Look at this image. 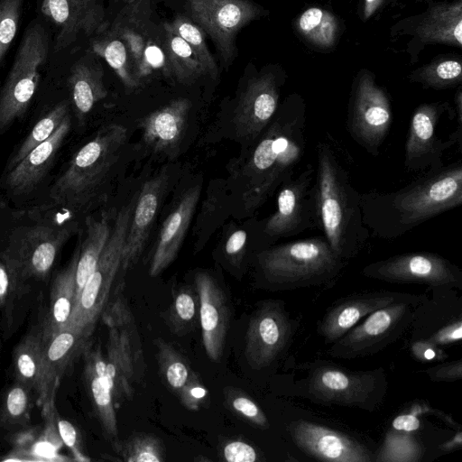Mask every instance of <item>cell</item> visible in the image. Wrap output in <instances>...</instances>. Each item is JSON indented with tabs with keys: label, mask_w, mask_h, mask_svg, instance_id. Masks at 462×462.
Wrapping results in <instances>:
<instances>
[{
	"label": "cell",
	"mask_w": 462,
	"mask_h": 462,
	"mask_svg": "<svg viewBox=\"0 0 462 462\" xmlns=\"http://www.w3.org/2000/svg\"><path fill=\"white\" fill-rule=\"evenodd\" d=\"M163 48L171 75L180 82L191 83L206 75V70L189 44L172 29L171 23H163Z\"/></svg>",
	"instance_id": "obj_36"
},
{
	"label": "cell",
	"mask_w": 462,
	"mask_h": 462,
	"mask_svg": "<svg viewBox=\"0 0 462 462\" xmlns=\"http://www.w3.org/2000/svg\"><path fill=\"white\" fill-rule=\"evenodd\" d=\"M200 190L199 184L189 188L166 217L152 255L150 276H158L178 255L199 202Z\"/></svg>",
	"instance_id": "obj_28"
},
{
	"label": "cell",
	"mask_w": 462,
	"mask_h": 462,
	"mask_svg": "<svg viewBox=\"0 0 462 462\" xmlns=\"http://www.w3.org/2000/svg\"><path fill=\"white\" fill-rule=\"evenodd\" d=\"M37 11L53 31L52 60L81 47L108 25L101 0H38Z\"/></svg>",
	"instance_id": "obj_13"
},
{
	"label": "cell",
	"mask_w": 462,
	"mask_h": 462,
	"mask_svg": "<svg viewBox=\"0 0 462 462\" xmlns=\"http://www.w3.org/2000/svg\"><path fill=\"white\" fill-rule=\"evenodd\" d=\"M157 359L162 382L178 394L194 373L184 356L162 338L156 340Z\"/></svg>",
	"instance_id": "obj_41"
},
{
	"label": "cell",
	"mask_w": 462,
	"mask_h": 462,
	"mask_svg": "<svg viewBox=\"0 0 462 462\" xmlns=\"http://www.w3.org/2000/svg\"><path fill=\"white\" fill-rule=\"evenodd\" d=\"M25 0H0V69L17 35Z\"/></svg>",
	"instance_id": "obj_45"
},
{
	"label": "cell",
	"mask_w": 462,
	"mask_h": 462,
	"mask_svg": "<svg viewBox=\"0 0 462 462\" xmlns=\"http://www.w3.org/2000/svg\"><path fill=\"white\" fill-rule=\"evenodd\" d=\"M298 322L291 318L282 300H265L248 324L245 355L254 369L270 366L289 347Z\"/></svg>",
	"instance_id": "obj_14"
},
{
	"label": "cell",
	"mask_w": 462,
	"mask_h": 462,
	"mask_svg": "<svg viewBox=\"0 0 462 462\" xmlns=\"http://www.w3.org/2000/svg\"><path fill=\"white\" fill-rule=\"evenodd\" d=\"M290 435L308 456L328 462H370L372 452L363 444L340 431L308 420L292 421Z\"/></svg>",
	"instance_id": "obj_23"
},
{
	"label": "cell",
	"mask_w": 462,
	"mask_h": 462,
	"mask_svg": "<svg viewBox=\"0 0 462 462\" xmlns=\"http://www.w3.org/2000/svg\"><path fill=\"white\" fill-rule=\"evenodd\" d=\"M134 324L108 328L106 371L115 404L124 399L130 400L137 370L143 364L140 340Z\"/></svg>",
	"instance_id": "obj_24"
},
{
	"label": "cell",
	"mask_w": 462,
	"mask_h": 462,
	"mask_svg": "<svg viewBox=\"0 0 462 462\" xmlns=\"http://www.w3.org/2000/svg\"><path fill=\"white\" fill-rule=\"evenodd\" d=\"M84 377L100 424L113 440H117V421L115 402L106 371V358L98 349L84 351Z\"/></svg>",
	"instance_id": "obj_32"
},
{
	"label": "cell",
	"mask_w": 462,
	"mask_h": 462,
	"mask_svg": "<svg viewBox=\"0 0 462 462\" xmlns=\"http://www.w3.org/2000/svg\"><path fill=\"white\" fill-rule=\"evenodd\" d=\"M224 394L227 407L241 419L260 429L269 427L264 412L248 395L232 387L226 388Z\"/></svg>",
	"instance_id": "obj_48"
},
{
	"label": "cell",
	"mask_w": 462,
	"mask_h": 462,
	"mask_svg": "<svg viewBox=\"0 0 462 462\" xmlns=\"http://www.w3.org/2000/svg\"><path fill=\"white\" fill-rule=\"evenodd\" d=\"M306 106L300 97H291L279 106L242 169L245 213L253 214L298 172L306 151Z\"/></svg>",
	"instance_id": "obj_2"
},
{
	"label": "cell",
	"mask_w": 462,
	"mask_h": 462,
	"mask_svg": "<svg viewBox=\"0 0 462 462\" xmlns=\"http://www.w3.org/2000/svg\"><path fill=\"white\" fill-rule=\"evenodd\" d=\"M297 30L311 44L319 48L334 45L338 23L333 14L319 7H310L297 19Z\"/></svg>",
	"instance_id": "obj_38"
},
{
	"label": "cell",
	"mask_w": 462,
	"mask_h": 462,
	"mask_svg": "<svg viewBox=\"0 0 462 462\" xmlns=\"http://www.w3.org/2000/svg\"><path fill=\"white\" fill-rule=\"evenodd\" d=\"M23 282L10 258L4 252L0 253V310L7 319L12 317L14 303L22 291Z\"/></svg>",
	"instance_id": "obj_46"
},
{
	"label": "cell",
	"mask_w": 462,
	"mask_h": 462,
	"mask_svg": "<svg viewBox=\"0 0 462 462\" xmlns=\"http://www.w3.org/2000/svg\"><path fill=\"white\" fill-rule=\"evenodd\" d=\"M417 36L426 43L462 45V2L432 5L416 28Z\"/></svg>",
	"instance_id": "obj_33"
},
{
	"label": "cell",
	"mask_w": 462,
	"mask_h": 462,
	"mask_svg": "<svg viewBox=\"0 0 462 462\" xmlns=\"http://www.w3.org/2000/svg\"><path fill=\"white\" fill-rule=\"evenodd\" d=\"M79 248L80 243L77 245L67 266L53 280L48 312L41 328L43 339L71 326L76 304L75 276Z\"/></svg>",
	"instance_id": "obj_31"
},
{
	"label": "cell",
	"mask_w": 462,
	"mask_h": 462,
	"mask_svg": "<svg viewBox=\"0 0 462 462\" xmlns=\"http://www.w3.org/2000/svg\"><path fill=\"white\" fill-rule=\"evenodd\" d=\"M187 7L192 21L215 42L226 66L236 56L237 32L261 15L250 0H187Z\"/></svg>",
	"instance_id": "obj_15"
},
{
	"label": "cell",
	"mask_w": 462,
	"mask_h": 462,
	"mask_svg": "<svg viewBox=\"0 0 462 462\" xmlns=\"http://www.w3.org/2000/svg\"><path fill=\"white\" fill-rule=\"evenodd\" d=\"M426 294L390 291H365L345 296L334 301L318 323L317 332L327 344H332L370 313L394 303L418 306Z\"/></svg>",
	"instance_id": "obj_20"
},
{
	"label": "cell",
	"mask_w": 462,
	"mask_h": 462,
	"mask_svg": "<svg viewBox=\"0 0 462 462\" xmlns=\"http://www.w3.org/2000/svg\"><path fill=\"white\" fill-rule=\"evenodd\" d=\"M409 79L426 88L446 89L457 87L462 81V65L459 60L440 58L414 70Z\"/></svg>",
	"instance_id": "obj_40"
},
{
	"label": "cell",
	"mask_w": 462,
	"mask_h": 462,
	"mask_svg": "<svg viewBox=\"0 0 462 462\" xmlns=\"http://www.w3.org/2000/svg\"><path fill=\"white\" fill-rule=\"evenodd\" d=\"M167 183L166 172L161 171L146 180L137 193L122 252L121 271L126 272L135 265L143 254Z\"/></svg>",
	"instance_id": "obj_25"
},
{
	"label": "cell",
	"mask_w": 462,
	"mask_h": 462,
	"mask_svg": "<svg viewBox=\"0 0 462 462\" xmlns=\"http://www.w3.org/2000/svg\"><path fill=\"white\" fill-rule=\"evenodd\" d=\"M430 381L455 382L462 379V360L444 362L435 366L430 367L425 371Z\"/></svg>",
	"instance_id": "obj_53"
},
{
	"label": "cell",
	"mask_w": 462,
	"mask_h": 462,
	"mask_svg": "<svg viewBox=\"0 0 462 462\" xmlns=\"http://www.w3.org/2000/svg\"><path fill=\"white\" fill-rule=\"evenodd\" d=\"M150 15V0H132L107 25L126 44L141 84L159 69L171 75L165 51L151 34Z\"/></svg>",
	"instance_id": "obj_17"
},
{
	"label": "cell",
	"mask_w": 462,
	"mask_h": 462,
	"mask_svg": "<svg viewBox=\"0 0 462 462\" xmlns=\"http://www.w3.org/2000/svg\"><path fill=\"white\" fill-rule=\"evenodd\" d=\"M392 124L388 93L370 71H360L353 82L347 106L346 127L349 135L369 154L378 156Z\"/></svg>",
	"instance_id": "obj_9"
},
{
	"label": "cell",
	"mask_w": 462,
	"mask_h": 462,
	"mask_svg": "<svg viewBox=\"0 0 462 462\" xmlns=\"http://www.w3.org/2000/svg\"><path fill=\"white\" fill-rule=\"evenodd\" d=\"M340 155L329 134L318 142L313 189L318 229L332 251L347 261L363 250L370 233L363 223L361 193Z\"/></svg>",
	"instance_id": "obj_3"
},
{
	"label": "cell",
	"mask_w": 462,
	"mask_h": 462,
	"mask_svg": "<svg viewBox=\"0 0 462 462\" xmlns=\"http://www.w3.org/2000/svg\"><path fill=\"white\" fill-rule=\"evenodd\" d=\"M258 274L271 291L331 285L346 261L338 257L322 236L270 245L256 254Z\"/></svg>",
	"instance_id": "obj_4"
},
{
	"label": "cell",
	"mask_w": 462,
	"mask_h": 462,
	"mask_svg": "<svg viewBox=\"0 0 462 462\" xmlns=\"http://www.w3.org/2000/svg\"><path fill=\"white\" fill-rule=\"evenodd\" d=\"M53 31L37 14L27 24L8 74L0 88V133L28 109L37 92L42 72L49 68Z\"/></svg>",
	"instance_id": "obj_6"
},
{
	"label": "cell",
	"mask_w": 462,
	"mask_h": 462,
	"mask_svg": "<svg viewBox=\"0 0 462 462\" xmlns=\"http://www.w3.org/2000/svg\"><path fill=\"white\" fill-rule=\"evenodd\" d=\"M130 1H132V0H126V2H130Z\"/></svg>",
	"instance_id": "obj_58"
},
{
	"label": "cell",
	"mask_w": 462,
	"mask_h": 462,
	"mask_svg": "<svg viewBox=\"0 0 462 462\" xmlns=\"http://www.w3.org/2000/svg\"><path fill=\"white\" fill-rule=\"evenodd\" d=\"M54 420H56L59 436L65 446L70 450L74 459L78 461H89L90 458L83 450L81 438L75 426L58 415L54 417Z\"/></svg>",
	"instance_id": "obj_51"
},
{
	"label": "cell",
	"mask_w": 462,
	"mask_h": 462,
	"mask_svg": "<svg viewBox=\"0 0 462 462\" xmlns=\"http://www.w3.org/2000/svg\"><path fill=\"white\" fill-rule=\"evenodd\" d=\"M97 58L86 48L81 55L69 60L66 85L79 120H83L95 105L107 96L104 71Z\"/></svg>",
	"instance_id": "obj_30"
},
{
	"label": "cell",
	"mask_w": 462,
	"mask_h": 462,
	"mask_svg": "<svg viewBox=\"0 0 462 462\" xmlns=\"http://www.w3.org/2000/svg\"><path fill=\"white\" fill-rule=\"evenodd\" d=\"M199 318V300L196 288L179 289L169 310V322L174 333L182 335L189 331Z\"/></svg>",
	"instance_id": "obj_42"
},
{
	"label": "cell",
	"mask_w": 462,
	"mask_h": 462,
	"mask_svg": "<svg viewBox=\"0 0 462 462\" xmlns=\"http://www.w3.org/2000/svg\"><path fill=\"white\" fill-rule=\"evenodd\" d=\"M70 105L69 98L60 100L36 123L10 158L6 171L18 164L33 148L47 140L56 131L65 116L69 114Z\"/></svg>",
	"instance_id": "obj_39"
},
{
	"label": "cell",
	"mask_w": 462,
	"mask_h": 462,
	"mask_svg": "<svg viewBox=\"0 0 462 462\" xmlns=\"http://www.w3.org/2000/svg\"><path fill=\"white\" fill-rule=\"evenodd\" d=\"M70 126V114H68L47 140L33 148L18 164L6 171L4 184L10 194H29L38 187L50 171Z\"/></svg>",
	"instance_id": "obj_27"
},
{
	"label": "cell",
	"mask_w": 462,
	"mask_h": 462,
	"mask_svg": "<svg viewBox=\"0 0 462 462\" xmlns=\"http://www.w3.org/2000/svg\"><path fill=\"white\" fill-rule=\"evenodd\" d=\"M42 336L41 328L28 333L14 352V367L18 382L39 395L42 385Z\"/></svg>",
	"instance_id": "obj_37"
},
{
	"label": "cell",
	"mask_w": 462,
	"mask_h": 462,
	"mask_svg": "<svg viewBox=\"0 0 462 462\" xmlns=\"http://www.w3.org/2000/svg\"><path fill=\"white\" fill-rule=\"evenodd\" d=\"M272 72L251 79L238 99L233 122L238 136L254 143L279 108L280 84Z\"/></svg>",
	"instance_id": "obj_21"
},
{
	"label": "cell",
	"mask_w": 462,
	"mask_h": 462,
	"mask_svg": "<svg viewBox=\"0 0 462 462\" xmlns=\"http://www.w3.org/2000/svg\"><path fill=\"white\" fill-rule=\"evenodd\" d=\"M32 390L21 382L14 384L7 392L2 409V421L5 424H23L29 418Z\"/></svg>",
	"instance_id": "obj_47"
},
{
	"label": "cell",
	"mask_w": 462,
	"mask_h": 462,
	"mask_svg": "<svg viewBox=\"0 0 462 462\" xmlns=\"http://www.w3.org/2000/svg\"><path fill=\"white\" fill-rule=\"evenodd\" d=\"M177 395L185 408L198 411L205 404L208 392L199 376L193 373Z\"/></svg>",
	"instance_id": "obj_50"
},
{
	"label": "cell",
	"mask_w": 462,
	"mask_h": 462,
	"mask_svg": "<svg viewBox=\"0 0 462 462\" xmlns=\"http://www.w3.org/2000/svg\"><path fill=\"white\" fill-rule=\"evenodd\" d=\"M190 106L189 99L180 97L142 118L140 127L146 145L157 153H175L187 129Z\"/></svg>",
	"instance_id": "obj_29"
},
{
	"label": "cell",
	"mask_w": 462,
	"mask_h": 462,
	"mask_svg": "<svg viewBox=\"0 0 462 462\" xmlns=\"http://www.w3.org/2000/svg\"><path fill=\"white\" fill-rule=\"evenodd\" d=\"M76 229V224H38L13 236L4 253L10 258L23 281L42 279L51 270L62 245Z\"/></svg>",
	"instance_id": "obj_16"
},
{
	"label": "cell",
	"mask_w": 462,
	"mask_h": 462,
	"mask_svg": "<svg viewBox=\"0 0 462 462\" xmlns=\"http://www.w3.org/2000/svg\"><path fill=\"white\" fill-rule=\"evenodd\" d=\"M462 204V162L421 172L395 190L361 193L363 223L370 236L400 237Z\"/></svg>",
	"instance_id": "obj_1"
},
{
	"label": "cell",
	"mask_w": 462,
	"mask_h": 462,
	"mask_svg": "<svg viewBox=\"0 0 462 462\" xmlns=\"http://www.w3.org/2000/svg\"><path fill=\"white\" fill-rule=\"evenodd\" d=\"M112 225L107 212H103L99 217H88L87 218L85 236L80 243L76 269V304L86 282L97 266L109 238Z\"/></svg>",
	"instance_id": "obj_34"
},
{
	"label": "cell",
	"mask_w": 462,
	"mask_h": 462,
	"mask_svg": "<svg viewBox=\"0 0 462 462\" xmlns=\"http://www.w3.org/2000/svg\"><path fill=\"white\" fill-rule=\"evenodd\" d=\"M315 167L305 164L279 187L276 210L263 222V236L268 245L281 238L318 229L313 183Z\"/></svg>",
	"instance_id": "obj_11"
},
{
	"label": "cell",
	"mask_w": 462,
	"mask_h": 462,
	"mask_svg": "<svg viewBox=\"0 0 462 462\" xmlns=\"http://www.w3.org/2000/svg\"><path fill=\"white\" fill-rule=\"evenodd\" d=\"M126 138L124 125H103L53 183L50 196L54 204L74 212L88 207L117 162Z\"/></svg>",
	"instance_id": "obj_5"
},
{
	"label": "cell",
	"mask_w": 462,
	"mask_h": 462,
	"mask_svg": "<svg viewBox=\"0 0 462 462\" xmlns=\"http://www.w3.org/2000/svg\"><path fill=\"white\" fill-rule=\"evenodd\" d=\"M199 300L202 342L208 356L217 362L223 354L229 315L225 295L216 280L206 272L195 274Z\"/></svg>",
	"instance_id": "obj_26"
},
{
	"label": "cell",
	"mask_w": 462,
	"mask_h": 462,
	"mask_svg": "<svg viewBox=\"0 0 462 462\" xmlns=\"http://www.w3.org/2000/svg\"><path fill=\"white\" fill-rule=\"evenodd\" d=\"M361 273L365 277L390 283L462 289V270L448 259L430 252L393 255L365 265Z\"/></svg>",
	"instance_id": "obj_12"
},
{
	"label": "cell",
	"mask_w": 462,
	"mask_h": 462,
	"mask_svg": "<svg viewBox=\"0 0 462 462\" xmlns=\"http://www.w3.org/2000/svg\"><path fill=\"white\" fill-rule=\"evenodd\" d=\"M247 243V233L244 229L234 231L227 238L225 251L227 256L234 263H240L245 253Z\"/></svg>",
	"instance_id": "obj_55"
},
{
	"label": "cell",
	"mask_w": 462,
	"mask_h": 462,
	"mask_svg": "<svg viewBox=\"0 0 462 462\" xmlns=\"http://www.w3.org/2000/svg\"><path fill=\"white\" fill-rule=\"evenodd\" d=\"M431 296L414 308L410 327L411 342L420 341L439 347L462 338V297L454 288L429 289Z\"/></svg>",
	"instance_id": "obj_18"
},
{
	"label": "cell",
	"mask_w": 462,
	"mask_h": 462,
	"mask_svg": "<svg viewBox=\"0 0 462 462\" xmlns=\"http://www.w3.org/2000/svg\"><path fill=\"white\" fill-rule=\"evenodd\" d=\"M137 194L116 215L109 238L76 304L71 326L91 334L120 270L122 252Z\"/></svg>",
	"instance_id": "obj_8"
},
{
	"label": "cell",
	"mask_w": 462,
	"mask_h": 462,
	"mask_svg": "<svg viewBox=\"0 0 462 462\" xmlns=\"http://www.w3.org/2000/svg\"><path fill=\"white\" fill-rule=\"evenodd\" d=\"M90 333L70 326L42 338V385L38 401L44 412L54 410V399L67 369L89 346Z\"/></svg>",
	"instance_id": "obj_22"
},
{
	"label": "cell",
	"mask_w": 462,
	"mask_h": 462,
	"mask_svg": "<svg viewBox=\"0 0 462 462\" xmlns=\"http://www.w3.org/2000/svg\"><path fill=\"white\" fill-rule=\"evenodd\" d=\"M451 107L446 102L422 103L413 111L404 143L406 171L423 172L444 166L445 152L456 143L441 139L437 126L442 115Z\"/></svg>",
	"instance_id": "obj_19"
},
{
	"label": "cell",
	"mask_w": 462,
	"mask_h": 462,
	"mask_svg": "<svg viewBox=\"0 0 462 462\" xmlns=\"http://www.w3.org/2000/svg\"><path fill=\"white\" fill-rule=\"evenodd\" d=\"M415 306L394 303L356 324L327 350L335 358L354 359L377 354L397 341L411 327Z\"/></svg>",
	"instance_id": "obj_10"
},
{
	"label": "cell",
	"mask_w": 462,
	"mask_h": 462,
	"mask_svg": "<svg viewBox=\"0 0 462 462\" xmlns=\"http://www.w3.org/2000/svg\"><path fill=\"white\" fill-rule=\"evenodd\" d=\"M116 448L126 462H162L165 459L162 442L146 433L133 434L124 443H118Z\"/></svg>",
	"instance_id": "obj_44"
},
{
	"label": "cell",
	"mask_w": 462,
	"mask_h": 462,
	"mask_svg": "<svg viewBox=\"0 0 462 462\" xmlns=\"http://www.w3.org/2000/svg\"><path fill=\"white\" fill-rule=\"evenodd\" d=\"M125 284L118 285L113 299L107 300L101 317L107 328H120L134 324V317L123 293Z\"/></svg>",
	"instance_id": "obj_49"
},
{
	"label": "cell",
	"mask_w": 462,
	"mask_h": 462,
	"mask_svg": "<svg viewBox=\"0 0 462 462\" xmlns=\"http://www.w3.org/2000/svg\"><path fill=\"white\" fill-rule=\"evenodd\" d=\"M411 352L414 358L421 363L445 361L448 356L441 347L420 341L411 342Z\"/></svg>",
	"instance_id": "obj_54"
},
{
	"label": "cell",
	"mask_w": 462,
	"mask_h": 462,
	"mask_svg": "<svg viewBox=\"0 0 462 462\" xmlns=\"http://www.w3.org/2000/svg\"><path fill=\"white\" fill-rule=\"evenodd\" d=\"M382 3V0H365L364 16L369 18Z\"/></svg>",
	"instance_id": "obj_57"
},
{
	"label": "cell",
	"mask_w": 462,
	"mask_h": 462,
	"mask_svg": "<svg viewBox=\"0 0 462 462\" xmlns=\"http://www.w3.org/2000/svg\"><path fill=\"white\" fill-rule=\"evenodd\" d=\"M393 428L398 431L411 432L420 428V420L412 413H404L397 416L392 423Z\"/></svg>",
	"instance_id": "obj_56"
},
{
	"label": "cell",
	"mask_w": 462,
	"mask_h": 462,
	"mask_svg": "<svg viewBox=\"0 0 462 462\" xmlns=\"http://www.w3.org/2000/svg\"><path fill=\"white\" fill-rule=\"evenodd\" d=\"M222 458L227 462H254L259 460L253 446L242 440L226 441L221 448Z\"/></svg>",
	"instance_id": "obj_52"
},
{
	"label": "cell",
	"mask_w": 462,
	"mask_h": 462,
	"mask_svg": "<svg viewBox=\"0 0 462 462\" xmlns=\"http://www.w3.org/2000/svg\"><path fill=\"white\" fill-rule=\"evenodd\" d=\"M87 48L106 61L125 88L132 90L141 86L126 44L107 26L88 41Z\"/></svg>",
	"instance_id": "obj_35"
},
{
	"label": "cell",
	"mask_w": 462,
	"mask_h": 462,
	"mask_svg": "<svg viewBox=\"0 0 462 462\" xmlns=\"http://www.w3.org/2000/svg\"><path fill=\"white\" fill-rule=\"evenodd\" d=\"M171 25L175 32L189 44L206 73L216 77L217 66L208 47L204 31L193 21L180 14L174 17Z\"/></svg>",
	"instance_id": "obj_43"
},
{
	"label": "cell",
	"mask_w": 462,
	"mask_h": 462,
	"mask_svg": "<svg viewBox=\"0 0 462 462\" xmlns=\"http://www.w3.org/2000/svg\"><path fill=\"white\" fill-rule=\"evenodd\" d=\"M307 376L299 382V395L323 405L356 407L374 411L387 391L383 368L354 371L328 361L300 365Z\"/></svg>",
	"instance_id": "obj_7"
}]
</instances>
